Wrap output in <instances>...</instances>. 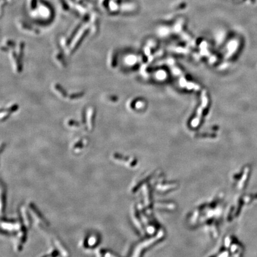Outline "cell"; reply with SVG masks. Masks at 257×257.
Returning <instances> with one entry per match:
<instances>
[]
</instances>
